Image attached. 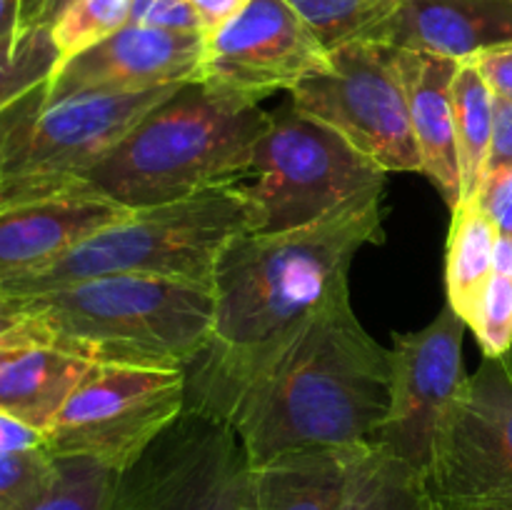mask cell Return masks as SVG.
Masks as SVG:
<instances>
[{
	"label": "cell",
	"mask_w": 512,
	"mask_h": 510,
	"mask_svg": "<svg viewBox=\"0 0 512 510\" xmlns=\"http://www.w3.org/2000/svg\"><path fill=\"white\" fill-rule=\"evenodd\" d=\"M495 240L498 228L475 200L455 205L445 258V290L448 305L468 325L493 278Z\"/></svg>",
	"instance_id": "ffe728a7"
},
{
	"label": "cell",
	"mask_w": 512,
	"mask_h": 510,
	"mask_svg": "<svg viewBox=\"0 0 512 510\" xmlns=\"http://www.w3.org/2000/svg\"><path fill=\"white\" fill-rule=\"evenodd\" d=\"M43 325L50 348L95 365L185 370L210 343V285L148 275H100L13 298Z\"/></svg>",
	"instance_id": "277c9868"
},
{
	"label": "cell",
	"mask_w": 512,
	"mask_h": 510,
	"mask_svg": "<svg viewBox=\"0 0 512 510\" xmlns=\"http://www.w3.org/2000/svg\"><path fill=\"white\" fill-rule=\"evenodd\" d=\"M428 480L448 510L512 498V365L483 358L440 423Z\"/></svg>",
	"instance_id": "8fae6325"
},
{
	"label": "cell",
	"mask_w": 512,
	"mask_h": 510,
	"mask_svg": "<svg viewBox=\"0 0 512 510\" xmlns=\"http://www.w3.org/2000/svg\"><path fill=\"white\" fill-rule=\"evenodd\" d=\"M475 203L493 220L500 235H510L512 238V168L498 175H490L480 185Z\"/></svg>",
	"instance_id": "f1b7e54d"
},
{
	"label": "cell",
	"mask_w": 512,
	"mask_h": 510,
	"mask_svg": "<svg viewBox=\"0 0 512 510\" xmlns=\"http://www.w3.org/2000/svg\"><path fill=\"white\" fill-rule=\"evenodd\" d=\"M58 458L45 445L0 453V510H25L50 488Z\"/></svg>",
	"instance_id": "4316f807"
},
{
	"label": "cell",
	"mask_w": 512,
	"mask_h": 510,
	"mask_svg": "<svg viewBox=\"0 0 512 510\" xmlns=\"http://www.w3.org/2000/svg\"><path fill=\"white\" fill-rule=\"evenodd\" d=\"M20 30V0H0V40Z\"/></svg>",
	"instance_id": "d590c367"
},
{
	"label": "cell",
	"mask_w": 512,
	"mask_h": 510,
	"mask_svg": "<svg viewBox=\"0 0 512 510\" xmlns=\"http://www.w3.org/2000/svg\"><path fill=\"white\" fill-rule=\"evenodd\" d=\"M60 63L50 25L18 30L0 40V113L53 78Z\"/></svg>",
	"instance_id": "cb8c5ba5"
},
{
	"label": "cell",
	"mask_w": 512,
	"mask_h": 510,
	"mask_svg": "<svg viewBox=\"0 0 512 510\" xmlns=\"http://www.w3.org/2000/svg\"><path fill=\"white\" fill-rule=\"evenodd\" d=\"M290 103L338 130L385 173H423L393 45L355 40L330 50L328 65L290 90Z\"/></svg>",
	"instance_id": "9c48e42d"
},
{
	"label": "cell",
	"mask_w": 512,
	"mask_h": 510,
	"mask_svg": "<svg viewBox=\"0 0 512 510\" xmlns=\"http://www.w3.org/2000/svg\"><path fill=\"white\" fill-rule=\"evenodd\" d=\"M93 365L48 345L0 350V413L45 435Z\"/></svg>",
	"instance_id": "d6986e66"
},
{
	"label": "cell",
	"mask_w": 512,
	"mask_h": 510,
	"mask_svg": "<svg viewBox=\"0 0 512 510\" xmlns=\"http://www.w3.org/2000/svg\"><path fill=\"white\" fill-rule=\"evenodd\" d=\"M45 93H48V83L35 88L33 93H28L25 98H20L18 103L10 105L5 113H0V163H3V153H5V145H8L10 135L18 130V125L23 123L28 115H33L40 105L45 103Z\"/></svg>",
	"instance_id": "1f68e13d"
},
{
	"label": "cell",
	"mask_w": 512,
	"mask_h": 510,
	"mask_svg": "<svg viewBox=\"0 0 512 510\" xmlns=\"http://www.w3.org/2000/svg\"><path fill=\"white\" fill-rule=\"evenodd\" d=\"M130 8L133 0H70L50 20V35L58 48L60 63L125 28L130 23Z\"/></svg>",
	"instance_id": "d4e9b609"
},
{
	"label": "cell",
	"mask_w": 512,
	"mask_h": 510,
	"mask_svg": "<svg viewBox=\"0 0 512 510\" xmlns=\"http://www.w3.org/2000/svg\"><path fill=\"white\" fill-rule=\"evenodd\" d=\"M485 358H510L512 348V278L493 273L478 310L468 325Z\"/></svg>",
	"instance_id": "83f0119b"
},
{
	"label": "cell",
	"mask_w": 512,
	"mask_h": 510,
	"mask_svg": "<svg viewBox=\"0 0 512 510\" xmlns=\"http://www.w3.org/2000/svg\"><path fill=\"white\" fill-rule=\"evenodd\" d=\"M383 198L358 200L303 228L250 230L225 245L213 275V335L185 368L188 408L223 418L235 395L348 288L355 255L383 240Z\"/></svg>",
	"instance_id": "6da1fadb"
},
{
	"label": "cell",
	"mask_w": 512,
	"mask_h": 510,
	"mask_svg": "<svg viewBox=\"0 0 512 510\" xmlns=\"http://www.w3.org/2000/svg\"><path fill=\"white\" fill-rule=\"evenodd\" d=\"M465 323L448 303L425 328L393 335L390 408L375 443L428 475L445 413L470 375L463 363Z\"/></svg>",
	"instance_id": "7c38bea8"
},
{
	"label": "cell",
	"mask_w": 512,
	"mask_h": 510,
	"mask_svg": "<svg viewBox=\"0 0 512 510\" xmlns=\"http://www.w3.org/2000/svg\"><path fill=\"white\" fill-rule=\"evenodd\" d=\"M128 208L73 183L0 208V283L63 255Z\"/></svg>",
	"instance_id": "9a60e30c"
},
{
	"label": "cell",
	"mask_w": 512,
	"mask_h": 510,
	"mask_svg": "<svg viewBox=\"0 0 512 510\" xmlns=\"http://www.w3.org/2000/svg\"><path fill=\"white\" fill-rule=\"evenodd\" d=\"M448 510V508H445ZM455 510H512V498L508 500H493V503H478V505H465V508Z\"/></svg>",
	"instance_id": "74e56055"
},
{
	"label": "cell",
	"mask_w": 512,
	"mask_h": 510,
	"mask_svg": "<svg viewBox=\"0 0 512 510\" xmlns=\"http://www.w3.org/2000/svg\"><path fill=\"white\" fill-rule=\"evenodd\" d=\"M205 45V33L128 23L110 38L60 63L48 80L45 100L78 93H143L200 80Z\"/></svg>",
	"instance_id": "5bb4252c"
},
{
	"label": "cell",
	"mask_w": 512,
	"mask_h": 510,
	"mask_svg": "<svg viewBox=\"0 0 512 510\" xmlns=\"http://www.w3.org/2000/svg\"><path fill=\"white\" fill-rule=\"evenodd\" d=\"M188 3L198 13L205 35H210L223 28L230 18H235L250 0H188Z\"/></svg>",
	"instance_id": "d6a6232c"
},
{
	"label": "cell",
	"mask_w": 512,
	"mask_h": 510,
	"mask_svg": "<svg viewBox=\"0 0 512 510\" xmlns=\"http://www.w3.org/2000/svg\"><path fill=\"white\" fill-rule=\"evenodd\" d=\"M480 75L485 78L488 88L493 90L495 98L510 100L512 103V45H500V48L485 50V53L470 58Z\"/></svg>",
	"instance_id": "4dcf8cb0"
},
{
	"label": "cell",
	"mask_w": 512,
	"mask_h": 510,
	"mask_svg": "<svg viewBox=\"0 0 512 510\" xmlns=\"http://www.w3.org/2000/svg\"><path fill=\"white\" fill-rule=\"evenodd\" d=\"M493 273L512 278V238L510 235H500L495 240V253H493Z\"/></svg>",
	"instance_id": "8d00e7d4"
},
{
	"label": "cell",
	"mask_w": 512,
	"mask_h": 510,
	"mask_svg": "<svg viewBox=\"0 0 512 510\" xmlns=\"http://www.w3.org/2000/svg\"><path fill=\"white\" fill-rule=\"evenodd\" d=\"M185 408V370L93 365L45 430L58 458L120 470Z\"/></svg>",
	"instance_id": "30bf717a"
},
{
	"label": "cell",
	"mask_w": 512,
	"mask_h": 510,
	"mask_svg": "<svg viewBox=\"0 0 512 510\" xmlns=\"http://www.w3.org/2000/svg\"><path fill=\"white\" fill-rule=\"evenodd\" d=\"M180 85L143 93H78L45 100L18 125L0 163V208L78 183Z\"/></svg>",
	"instance_id": "ba28073f"
},
{
	"label": "cell",
	"mask_w": 512,
	"mask_h": 510,
	"mask_svg": "<svg viewBox=\"0 0 512 510\" xmlns=\"http://www.w3.org/2000/svg\"><path fill=\"white\" fill-rule=\"evenodd\" d=\"M55 0H20V30L48 25L50 8Z\"/></svg>",
	"instance_id": "e575fe53"
},
{
	"label": "cell",
	"mask_w": 512,
	"mask_h": 510,
	"mask_svg": "<svg viewBox=\"0 0 512 510\" xmlns=\"http://www.w3.org/2000/svg\"><path fill=\"white\" fill-rule=\"evenodd\" d=\"M325 65L328 50L285 0H250L208 35L200 80L260 103L275 90L290 93Z\"/></svg>",
	"instance_id": "4fadbf2b"
},
{
	"label": "cell",
	"mask_w": 512,
	"mask_h": 510,
	"mask_svg": "<svg viewBox=\"0 0 512 510\" xmlns=\"http://www.w3.org/2000/svg\"><path fill=\"white\" fill-rule=\"evenodd\" d=\"M258 225V208L240 180L173 203L125 210L50 263L3 280L0 298H30L100 275H148L213 288L225 245Z\"/></svg>",
	"instance_id": "5b68a950"
},
{
	"label": "cell",
	"mask_w": 512,
	"mask_h": 510,
	"mask_svg": "<svg viewBox=\"0 0 512 510\" xmlns=\"http://www.w3.org/2000/svg\"><path fill=\"white\" fill-rule=\"evenodd\" d=\"M305 20L323 48L373 40L403 0H285Z\"/></svg>",
	"instance_id": "603a6c76"
},
{
	"label": "cell",
	"mask_w": 512,
	"mask_h": 510,
	"mask_svg": "<svg viewBox=\"0 0 512 510\" xmlns=\"http://www.w3.org/2000/svg\"><path fill=\"white\" fill-rule=\"evenodd\" d=\"M395 48V45H393ZM398 65L408 93L410 128L423 175L443 193L450 208L460 203V163L455 140L453 80L458 60L398 48Z\"/></svg>",
	"instance_id": "e0dca14e"
},
{
	"label": "cell",
	"mask_w": 512,
	"mask_h": 510,
	"mask_svg": "<svg viewBox=\"0 0 512 510\" xmlns=\"http://www.w3.org/2000/svg\"><path fill=\"white\" fill-rule=\"evenodd\" d=\"M43 443V433L28 428L20 420L10 418V415L0 413V453H13V450H28L38 448Z\"/></svg>",
	"instance_id": "836d02e7"
},
{
	"label": "cell",
	"mask_w": 512,
	"mask_h": 510,
	"mask_svg": "<svg viewBox=\"0 0 512 510\" xmlns=\"http://www.w3.org/2000/svg\"><path fill=\"white\" fill-rule=\"evenodd\" d=\"M68 3H70V0H55V3H53V8H50V15H48V25H50V20H53L55 15H58L60 10H63L65 5H68Z\"/></svg>",
	"instance_id": "f35d334b"
},
{
	"label": "cell",
	"mask_w": 512,
	"mask_h": 510,
	"mask_svg": "<svg viewBox=\"0 0 512 510\" xmlns=\"http://www.w3.org/2000/svg\"><path fill=\"white\" fill-rule=\"evenodd\" d=\"M115 473L93 458H58L50 488L25 510H110Z\"/></svg>",
	"instance_id": "484cf974"
},
{
	"label": "cell",
	"mask_w": 512,
	"mask_h": 510,
	"mask_svg": "<svg viewBox=\"0 0 512 510\" xmlns=\"http://www.w3.org/2000/svg\"><path fill=\"white\" fill-rule=\"evenodd\" d=\"M373 445L288 450L255 465V508L343 510Z\"/></svg>",
	"instance_id": "ac0fdd59"
},
{
	"label": "cell",
	"mask_w": 512,
	"mask_h": 510,
	"mask_svg": "<svg viewBox=\"0 0 512 510\" xmlns=\"http://www.w3.org/2000/svg\"><path fill=\"white\" fill-rule=\"evenodd\" d=\"M373 40L460 63L512 45V0H403Z\"/></svg>",
	"instance_id": "2e32d148"
},
{
	"label": "cell",
	"mask_w": 512,
	"mask_h": 510,
	"mask_svg": "<svg viewBox=\"0 0 512 510\" xmlns=\"http://www.w3.org/2000/svg\"><path fill=\"white\" fill-rule=\"evenodd\" d=\"M453 108L460 163V203H465L475 200L483 185L495 120V95L473 60H460L453 80Z\"/></svg>",
	"instance_id": "44dd1931"
},
{
	"label": "cell",
	"mask_w": 512,
	"mask_h": 510,
	"mask_svg": "<svg viewBox=\"0 0 512 510\" xmlns=\"http://www.w3.org/2000/svg\"><path fill=\"white\" fill-rule=\"evenodd\" d=\"M512 168V103L510 100L495 98V120L493 140H490L488 165H485V180Z\"/></svg>",
	"instance_id": "f546056e"
},
{
	"label": "cell",
	"mask_w": 512,
	"mask_h": 510,
	"mask_svg": "<svg viewBox=\"0 0 512 510\" xmlns=\"http://www.w3.org/2000/svg\"><path fill=\"white\" fill-rule=\"evenodd\" d=\"M343 510H445L428 475L375 443L360 463Z\"/></svg>",
	"instance_id": "7402d4cb"
},
{
	"label": "cell",
	"mask_w": 512,
	"mask_h": 510,
	"mask_svg": "<svg viewBox=\"0 0 512 510\" xmlns=\"http://www.w3.org/2000/svg\"><path fill=\"white\" fill-rule=\"evenodd\" d=\"M270 113L235 90L190 80L155 105L78 180L120 208L173 203L250 175Z\"/></svg>",
	"instance_id": "3957f363"
},
{
	"label": "cell",
	"mask_w": 512,
	"mask_h": 510,
	"mask_svg": "<svg viewBox=\"0 0 512 510\" xmlns=\"http://www.w3.org/2000/svg\"><path fill=\"white\" fill-rule=\"evenodd\" d=\"M110 510H258L255 465L228 420L185 405L115 473Z\"/></svg>",
	"instance_id": "52a82bcc"
},
{
	"label": "cell",
	"mask_w": 512,
	"mask_h": 510,
	"mask_svg": "<svg viewBox=\"0 0 512 510\" xmlns=\"http://www.w3.org/2000/svg\"><path fill=\"white\" fill-rule=\"evenodd\" d=\"M248 185L260 233L303 228L358 200L385 193V170L348 138L293 103L270 113Z\"/></svg>",
	"instance_id": "8992f818"
},
{
	"label": "cell",
	"mask_w": 512,
	"mask_h": 510,
	"mask_svg": "<svg viewBox=\"0 0 512 510\" xmlns=\"http://www.w3.org/2000/svg\"><path fill=\"white\" fill-rule=\"evenodd\" d=\"M390 408V350L335 293L298 340L225 408L253 465L280 453L373 445Z\"/></svg>",
	"instance_id": "7a4b0ae2"
}]
</instances>
